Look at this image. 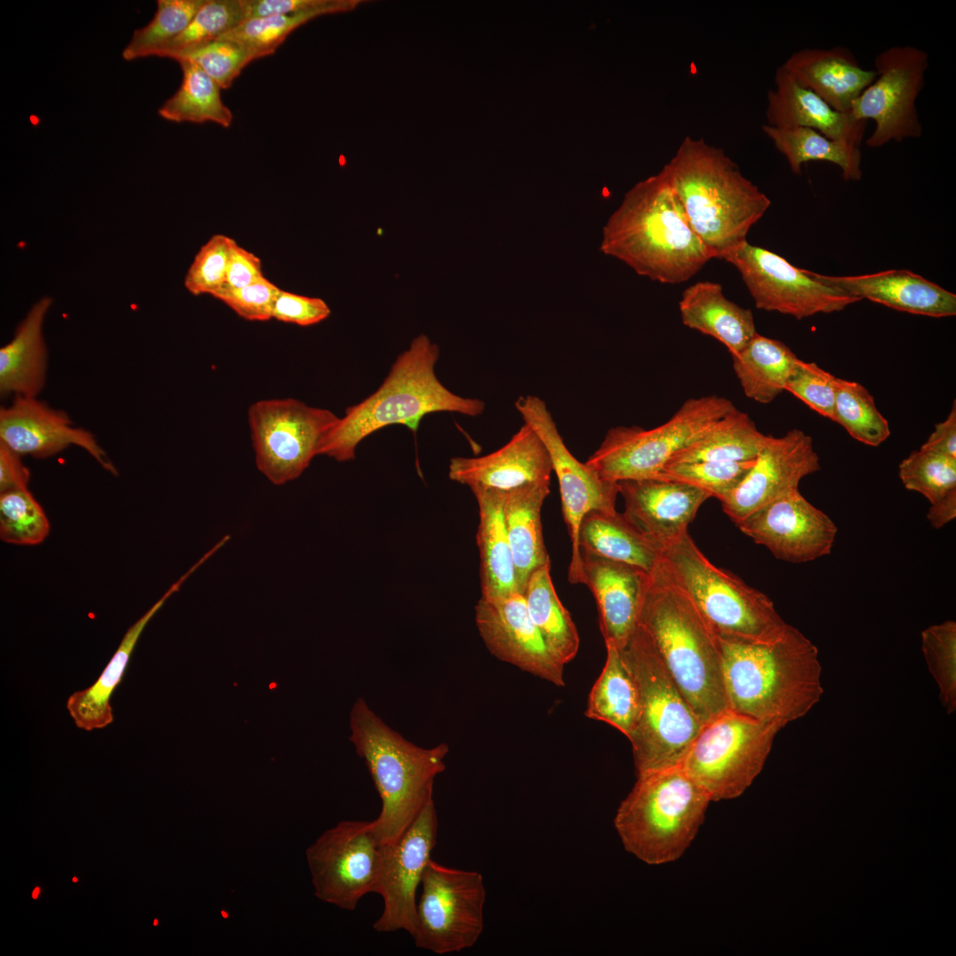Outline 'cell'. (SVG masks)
I'll return each mask as SVG.
<instances>
[{
  "mask_svg": "<svg viewBox=\"0 0 956 956\" xmlns=\"http://www.w3.org/2000/svg\"><path fill=\"white\" fill-rule=\"evenodd\" d=\"M716 637L729 709L783 728L820 701L819 651L798 628L771 643Z\"/></svg>",
  "mask_w": 956,
  "mask_h": 956,
  "instance_id": "1",
  "label": "cell"
},
{
  "mask_svg": "<svg viewBox=\"0 0 956 956\" xmlns=\"http://www.w3.org/2000/svg\"><path fill=\"white\" fill-rule=\"evenodd\" d=\"M600 250L666 284L688 281L712 259L663 170L625 194L603 228Z\"/></svg>",
  "mask_w": 956,
  "mask_h": 956,
  "instance_id": "2",
  "label": "cell"
},
{
  "mask_svg": "<svg viewBox=\"0 0 956 956\" xmlns=\"http://www.w3.org/2000/svg\"><path fill=\"white\" fill-rule=\"evenodd\" d=\"M687 218L712 258L744 243L771 204L725 152L686 136L662 168Z\"/></svg>",
  "mask_w": 956,
  "mask_h": 956,
  "instance_id": "3",
  "label": "cell"
},
{
  "mask_svg": "<svg viewBox=\"0 0 956 956\" xmlns=\"http://www.w3.org/2000/svg\"><path fill=\"white\" fill-rule=\"evenodd\" d=\"M636 624L702 725L729 709L716 635L659 565L650 573Z\"/></svg>",
  "mask_w": 956,
  "mask_h": 956,
  "instance_id": "4",
  "label": "cell"
},
{
  "mask_svg": "<svg viewBox=\"0 0 956 956\" xmlns=\"http://www.w3.org/2000/svg\"><path fill=\"white\" fill-rule=\"evenodd\" d=\"M438 358L439 347L428 336L414 338L394 361L381 386L339 417L320 455L339 462L351 460L358 445L371 434L394 424L415 431L428 413L480 415L485 408L482 400L454 394L439 381L435 372Z\"/></svg>",
  "mask_w": 956,
  "mask_h": 956,
  "instance_id": "5",
  "label": "cell"
},
{
  "mask_svg": "<svg viewBox=\"0 0 956 956\" xmlns=\"http://www.w3.org/2000/svg\"><path fill=\"white\" fill-rule=\"evenodd\" d=\"M350 740L364 759L382 800L374 820L385 844L396 842L433 800L436 776L445 769L446 744L422 748L391 729L358 698L351 712Z\"/></svg>",
  "mask_w": 956,
  "mask_h": 956,
  "instance_id": "6",
  "label": "cell"
},
{
  "mask_svg": "<svg viewBox=\"0 0 956 956\" xmlns=\"http://www.w3.org/2000/svg\"><path fill=\"white\" fill-rule=\"evenodd\" d=\"M659 566L717 636L771 643L782 637L790 627L767 595L713 565L689 532L661 549Z\"/></svg>",
  "mask_w": 956,
  "mask_h": 956,
  "instance_id": "7",
  "label": "cell"
},
{
  "mask_svg": "<svg viewBox=\"0 0 956 956\" xmlns=\"http://www.w3.org/2000/svg\"><path fill=\"white\" fill-rule=\"evenodd\" d=\"M614 826L625 849L650 865L679 859L694 840L711 798L681 766L637 775Z\"/></svg>",
  "mask_w": 956,
  "mask_h": 956,
  "instance_id": "8",
  "label": "cell"
},
{
  "mask_svg": "<svg viewBox=\"0 0 956 956\" xmlns=\"http://www.w3.org/2000/svg\"><path fill=\"white\" fill-rule=\"evenodd\" d=\"M618 651L638 692V716L628 737L637 775L681 766L701 722L640 626Z\"/></svg>",
  "mask_w": 956,
  "mask_h": 956,
  "instance_id": "9",
  "label": "cell"
},
{
  "mask_svg": "<svg viewBox=\"0 0 956 956\" xmlns=\"http://www.w3.org/2000/svg\"><path fill=\"white\" fill-rule=\"evenodd\" d=\"M735 408L729 399L717 395L687 399L667 421L656 428L618 426L609 429L585 464L613 482L657 477L674 454Z\"/></svg>",
  "mask_w": 956,
  "mask_h": 956,
  "instance_id": "10",
  "label": "cell"
},
{
  "mask_svg": "<svg viewBox=\"0 0 956 956\" xmlns=\"http://www.w3.org/2000/svg\"><path fill=\"white\" fill-rule=\"evenodd\" d=\"M782 729L729 708L701 726L681 767L712 801L737 798L761 771Z\"/></svg>",
  "mask_w": 956,
  "mask_h": 956,
  "instance_id": "11",
  "label": "cell"
},
{
  "mask_svg": "<svg viewBox=\"0 0 956 956\" xmlns=\"http://www.w3.org/2000/svg\"><path fill=\"white\" fill-rule=\"evenodd\" d=\"M339 417L328 409L294 399H266L248 410L255 461L274 485L299 477L322 445Z\"/></svg>",
  "mask_w": 956,
  "mask_h": 956,
  "instance_id": "12",
  "label": "cell"
},
{
  "mask_svg": "<svg viewBox=\"0 0 956 956\" xmlns=\"http://www.w3.org/2000/svg\"><path fill=\"white\" fill-rule=\"evenodd\" d=\"M420 885L412 935L415 946L440 955L472 947L484 925L482 875L448 867L431 859Z\"/></svg>",
  "mask_w": 956,
  "mask_h": 956,
  "instance_id": "13",
  "label": "cell"
},
{
  "mask_svg": "<svg viewBox=\"0 0 956 956\" xmlns=\"http://www.w3.org/2000/svg\"><path fill=\"white\" fill-rule=\"evenodd\" d=\"M874 64L876 77L850 112L859 120L875 122L867 146L879 148L892 141L920 138L922 126L916 99L925 84L929 54L913 45H896L878 53Z\"/></svg>",
  "mask_w": 956,
  "mask_h": 956,
  "instance_id": "14",
  "label": "cell"
},
{
  "mask_svg": "<svg viewBox=\"0 0 956 956\" xmlns=\"http://www.w3.org/2000/svg\"><path fill=\"white\" fill-rule=\"evenodd\" d=\"M384 845L374 821H343L324 831L305 853L315 896L353 911L376 893Z\"/></svg>",
  "mask_w": 956,
  "mask_h": 956,
  "instance_id": "15",
  "label": "cell"
},
{
  "mask_svg": "<svg viewBox=\"0 0 956 956\" xmlns=\"http://www.w3.org/2000/svg\"><path fill=\"white\" fill-rule=\"evenodd\" d=\"M515 407L524 423L530 426L545 445L555 473L564 520L572 543L568 581L584 584L579 549V529L583 516L593 510L616 511L617 482L602 479L568 450L545 402L536 396L520 397Z\"/></svg>",
  "mask_w": 956,
  "mask_h": 956,
  "instance_id": "16",
  "label": "cell"
},
{
  "mask_svg": "<svg viewBox=\"0 0 956 956\" xmlns=\"http://www.w3.org/2000/svg\"><path fill=\"white\" fill-rule=\"evenodd\" d=\"M721 259L740 273L757 308L798 320L844 310L861 299L827 286L773 251L745 241Z\"/></svg>",
  "mask_w": 956,
  "mask_h": 956,
  "instance_id": "17",
  "label": "cell"
},
{
  "mask_svg": "<svg viewBox=\"0 0 956 956\" xmlns=\"http://www.w3.org/2000/svg\"><path fill=\"white\" fill-rule=\"evenodd\" d=\"M437 830V813L431 800L396 842L384 845L376 889L383 910L373 924L375 931L405 930L412 935L417 889L431 860Z\"/></svg>",
  "mask_w": 956,
  "mask_h": 956,
  "instance_id": "18",
  "label": "cell"
},
{
  "mask_svg": "<svg viewBox=\"0 0 956 956\" xmlns=\"http://www.w3.org/2000/svg\"><path fill=\"white\" fill-rule=\"evenodd\" d=\"M778 559L805 563L829 555L837 528L798 490L760 507L736 524Z\"/></svg>",
  "mask_w": 956,
  "mask_h": 956,
  "instance_id": "19",
  "label": "cell"
},
{
  "mask_svg": "<svg viewBox=\"0 0 956 956\" xmlns=\"http://www.w3.org/2000/svg\"><path fill=\"white\" fill-rule=\"evenodd\" d=\"M813 439L800 429L770 436L742 482L721 503L737 524L760 507L798 490L805 476L820 470Z\"/></svg>",
  "mask_w": 956,
  "mask_h": 956,
  "instance_id": "20",
  "label": "cell"
},
{
  "mask_svg": "<svg viewBox=\"0 0 956 956\" xmlns=\"http://www.w3.org/2000/svg\"><path fill=\"white\" fill-rule=\"evenodd\" d=\"M475 623L486 647L510 663L557 686H564L563 665L546 647L530 619L523 594L479 599Z\"/></svg>",
  "mask_w": 956,
  "mask_h": 956,
  "instance_id": "21",
  "label": "cell"
},
{
  "mask_svg": "<svg viewBox=\"0 0 956 956\" xmlns=\"http://www.w3.org/2000/svg\"><path fill=\"white\" fill-rule=\"evenodd\" d=\"M0 441L20 456L47 458L71 445L88 451L104 469L117 474L94 436L73 427L69 416L36 397H14L10 406L0 410Z\"/></svg>",
  "mask_w": 956,
  "mask_h": 956,
  "instance_id": "22",
  "label": "cell"
},
{
  "mask_svg": "<svg viewBox=\"0 0 956 956\" xmlns=\"http://www.w3.org/2000/svg\"><path fill=\"white\" fill-rule=\"evenodd\" d=\"M623 513L661 551L688 532L689 524L711 495L675 480L653 477L618 482Z\"/></svg>",
  "mask_w": 956,
  "mask_h": 956,
  "instance_id": "23",
  "label": "cell"
},
{
  "mask_svg": "<svg viewBox=\"0 0 956 956\" xmlns=\"http://www.w3.org/2000/svg\"><path fill=\"white\" fill-rule=\"evenodd\" d=\"M549 452L534 429L524 423L498 450L481 457L450 461L449 477L467 485L508 491L533 482H550Z\"/></svg>",
  "mask_w": 956,
  "mask_h": 956,
  "instance_id": "24",
  "label": "cell"
},
{
  "mask_svg": "<svg viewBox=\"0 0 956 956\" xmlns=\"http://www.w3.org/2000/svg\"><path fill=\"white\" fill-rule=\"evenodd\" d=\"M584 584L596 600L605 646L620 650L637 621L650 573L617 560L581 552Z\"/></svg>",
  "mask_w": 956,
  "mask_h": 956,
  "instance_id": "25",
  "label": "cell"
},
{
  "mask_svg": "<svg viewBox=\"0 0 956 956\" xmlns=\"http://www.w3.org/2000/svg\"><path fill=\"white\" fill-rule=\"evenodd\" d=\"M820 282L888 307L934 318L956 314V295L908 270L831 276L808 271Z\"/></svg>",
  "mask_w": 956,
  "mask_h": 956,
  "instance_id": "26",
  "label": "cell"
},
{
  "mask_svg": "<svg viewBox=\"0 0 956 956\" xmlns=\"http://www.w3.org/2000/svg\"><path fill=\"white\" fill-rule=\"evenodd\" d=\"M775 89L767 92L766 117L773 127H802L860 147L866 121L835 110L799 84L782 66L775 72Z\"/></svg>",
  "mask_w": 956,
  "mask_h": 956,
  "instance_id": "27",
  "label": "cell"
},
{
  "mask_svg": "<svg viewBox=\"0 0 956 956\" xmlns=\"http://www.w3.org/2000/svg\"><path fill=\"white\" fill-rule=\"evenodd\" d=\"M799 84L809 89L835 110L850 113L852 105L876 77L863 68L845 47L803 49L782 66Z\"/></svg>",
  "mask_w": 956,
  "mask_h": 956,
  "instance_id": "28",
  "label": "cell"
},
{
  "mask_svg": "<svg viewBox=\"0 0 956 956\" xmlns=\"http://www.w3.org/2000/svg\"><path fill=\"white\" fill-rule=\"evenodd\" d=\"M195 571L196 567H191L128 628L117 651L94 683L82 690L75 691L68 698L66 708L77 728L92 731L104 729L113 721L111 698L124 676L139 637L151 618Z\"/></svg>",
  "mask_w": 956,
  "mask_h": 956,
  "instance_id": "29",
  "label": "cell"
},
{
  "mask_svg": "<svg viewBox=\"0 0 956 956\" xmlns=\"http://www.w3.org/2000/svg\"><path fill=\"white\" fill-rule=\"evenodd\" d=\"M679 312L684 326L720 341L731 355L757 334L752 312L728 299L718 282L698 281L688 287Z\"/></svg>",
  "mask_w": 956,
  "mask_h": 956,
  "instance_id": "30",
  "label": "cell"
},
{
  "mask_svg": "<svg viewBox=\"0 0 956 956\" xmlns=\"http://www.w3.org/2000/svg\"><path fill=\"white\" fill-rule=\"evenodd\" d=\"M470 489L479 509L476 542L482 598H497L520 592L505 521V491L479 486Z\"/></svg>",
  "mask_w": 956,
  "mask_h": 956,
  "instance_id": "31",
  "label": "cell"
},
{
  "mask_svg": "<svg viewBox=\"0 0 956 956\" xmlns=\"http://www.w3.org/2000/svg\"><path fill=\"white\" fill-rule=\"evenodd\" d=\"M52 299L35 303L16 328L12 339L0 349V391L3 396L36 397L44 387L47 348L42 324Z\"/></svg>",
  "mask_w": 956,
  "mask_h": 956,
  "instance_id": "32",
  "label": "cell"
},
{
  "mask_svg": "<svg viewBox=\"0 0 956 956\" xmlns=\"http://www.w3.org/2000/svg\"><path fill=\"white\" fill-rule=\"evenodd\" d=\"M549 485L550 482H533L505 491V521L521 594L531 574L550 562L541 522V510L550 492Z\"/></svg>",
  "mask_w": 956,
  "mask_h": 956,
  "instance_id": "33",
  "label": "cell"
},
{
  "mask_svg": "<svg viewBox=\"0 0 956 956\" xmlns=\"http://www.w3.org/2000/svg\"><path fill=\"white\" fill-rule=\"evenodd\" d=\"M580 552H588L653 572L660 549L623 513L593 510L579 529Z\"/></svg>",
  "mask_w": 956,
  "mask_h": 956,
  "instance_id": "34",
  "label": "cell"
},
{
  "mask_svg": "<svg viewBox=\"0 0 956 956\" xmlns=\"http://www.w3.org/2000/svg\"><path fill=\"white\" fill-rule=\"evenodd\" d=\"M731 357L744 395L759 404L771 403L785 390L798 360L786 344L758 333Z\"/></svg>",
  "mask_w": 956,
  "mask_h": 956,
  "instance_id": "35",
  "label": "cell"
},
{
  "mask_svg": "<svg viewBox=\"0 0 956 956\" xmlns=\"http://www.w3.org/2000/svg\"><path fill=\"white\" fill-rule=\"evenodd\" d=\"M768 438L769 436L761 433L747 413L735 408L714 421L688 446L674 454L667 464L754 460Z\"/></svg>",
  "mask_w": 956,
  "mask_h": 956,
  "instance_id": "36",
  "label": "cell"
},
{
  "mask_svg": "<svg viewBox=\"0 0 956 956\" xmlns=\"http://www.w3.org/2000/svg\"><path fill=\"white\" fill-rule=\"evenodd\" d=\"M523 596L531 621L554 659L565 665L577 654L578 631L551 577V561L529 576Z\"/></svg>",
  "mask_w": 956,
  "mask_h": 956,
  "instance_id": "37",
  "label": "cell"
},
{
  "mask_svg": "<svg viewBox=\"0 0 956 956\" xmlns=\"http://www.w3.org/2000/svg\"><path fill=\"white\" fill-rule=\"evenodd\" d=\"M762 131L785 157L797 175L801 173L803 164L827 161L841 168L844 181H859L862 176L860 147L802 127H779L764 124Z\"/></svg>",
  "mask_w": 956,
  "mask_h": 956,
  "instance_id": "38",
  "label": "cell"
},
{
  "mask_svg": "<svg viewBox=\"0 0 956 956\" xmlns=\"http://www.w3.org/2000/svg\"><path fill=\"white\" fill-rule=\"evenodd\" d=\"M605 647V663L589 694L585 714L610 724L628 738L638 716L637 688L619 651Z\"/></svg>",
  "mask_w": 956,
  "mask_h": 956,
  "instance_id": "39",
  "label": "cell"
},
{
  "mask_svg": "<svg viewBox=\"0 0 956 956\" xmlns=\"http://www.w3.org/2000/svg\"><path fill=\"white\" fill-rule=\"evenodd\" d=\"M182 81L178 90L158 109L161 118L173 122H214L229 127L233 113L223 103L220 87L197 63L178 61Z\"/></svg>",
  "mask_w": 956,
  "mask_h": 956,
  "instance_id": "40",
  "label": "cell"
},
{
  "mask_svg": "<svg viewBox=\"0 0 956 956\" xmlns=\"http://www.w3.org/2000/svg\"><path fill=\"white\" fill-rule=\"evenodd\" d=\"M836 389L835 422L866 445L878 446L889 438V422L863 385L836 378Z\"/></svg>",
  "mask_w": 956,
  "mask_h": 956,
  "instance_id": "41",
  "label": "cell"
},
{
  "mask_svg": "<svg viewBox=\"0 0 956 956\" xmlns=\"http://www.w3.org/2000/svg\"><path fill=\"white\" fill-rule=\"evenodd\" d=\"M353 5L352 1H330L328 4L312 10L250 19L219 38L254 50L264 58L274 54L291 32L308 20L319 15L345 11Z\"/></svg>",
  "mask_w": 956,
  "mask_h": 956,
  "instance_id": "42",
  "label": "cell"
},
{
  "mask_svg": "<svg viewBox=\"0 0 956 956\" xmlns=\"http://www.w3.org/2000/svg\"><path fill=\"white\" fill-rule=\"evenodd\" d=\"M245 20L243 0H206L187 27L158 57L176 61L189 51L216 40Z\"/></svg>",
  "mask_w": 956,
  "mask_h": 956,
  "instance_id": "43",
  "label": "cell"
},
{
  "mask_svg": "<svg viewBox=\"0 0 956 956\" xmlns=\"http://www.w3.org/2000/svg\"><path fill=\"white\" fill-rule=\"evenodd\" d=\"M206 0H158L152 19L136 29L122 52L125 60L158 56L177 37Z\"/></svg>",
  "mask_w": 956,
  "mask_h": 956,
  "instance_id": "44",
  "label": "cell"
},
{
  "mask_svg": "<svg viewBox=\"0 0 956 956\" xmlns=\"http://www.w3.org/2000/svg\"><path fill=\"white\" fill-rule=\"evenodd\" d=\"M906 489L921 493L931 505L956 494V459L927 450L913 451L898 466Z\"/></svg>",
  "mask_w": 956,
  "mask_h": 956,
  "instance_id": "45",
  "label": "cell"
},
{
  "mask_svg": "<svg viewBox=\"0 0 956 956\" xmlns=\"http://www.w3.org/2000/svg\"><path fill=\"white\" fill-rule=\"evenodd\" d=\"M49 532V520L27 488L1 493L2 541L17 545H35L41 544Z\"/></svg>",
  "mask_w": 956,
  "mask_h": 956,
  "instance_id": "46",
  "label": "cell"
},
{
  "mask_svg": "<svg viewBox=\"0 0 956 956\" xmlns=\"http://www.w3.org/2000/svg\"><path fill=\"white\" fill-rule=\"evenodd\" d=\"M921 647L941 702L952 713L956 709V622L946 621L924 629Z\"/></svg>",
  "mask_w": 956,
  "mask_h": 956,
  "instance_id": "47",
  "label": "cell"
},
{
  "mask_svg": "<svg viewBox=\"0 0 956 956\" xmlns=\"http://www.w3.org/2000/svg\"><path fill=\"white\" fill-rule=\"evenodd\" d=\"M754 460L744 462L695 461L671 463L657 477L695 486L721 502L744 480Z\"/></svg>",
  "mask_w": 956,
  "mask_h": 956,
  "instance_id": "48",
  "label": "cell"
},
{
  "mask_svg": "<svg viewBox=\"0 0 956 956\" xmlns=\"http://www.w3.org/2000/svg\"><path fill=\"white\" fill-rule=\"evenodd\" d=\"M261 58L262 55L254 50L218 38L189 51L181 59L194 61L221 89H227L249 63Z\"/></svg>",
  "mask_w": 956,
  "mask_h": 956,
  "instance_id": "49",
  "label": "cell"
},
{
  "mask_svg": "<svg viewBox=\"0 0 956 956\" xmlns=\"http://www.w3.org/2000/svg\"><path fill=\"white\" fill-rule=\"evenodd\" d=\"M234 241L229 236L216 234L200 247L184 278V286L189 293L212 296L223 286Z\"/></svg>",
  "mask_w": 956,
  "mask_h": 956,
  "instance_id": "50",
  "label": "cell"
},
{
  "mask_svg": "<svg viewBox=\"0 0 956 956\" xmlns=\"http://www.w3.org/2000/svg\"><path fill=\"white\" fill-rule=\"evenodd\" d=\"M836 378L815 363L798 358L785 390L820 415L834 421Z\"/></svg>",
  "mask_w": 956,
  "mask_h": 956,
  "instance_id": "51",
  "label": "cell"
},
{
  "mask_svg": "<svg viewBox=\"0 0 956 956\" xmlns=\"http://www.w3.org/2000/svg\"><path fill=\"white\" fill-rule=\"evenodd\" d=\"M280 289L265 277L243 288H220L212 297L246 320L266 321L272 319L274 303Z\"/></svg>",
  "mask_w": 956,
  "mask_h": 956,
  "instance_id": "52",
  "label": "cell"
},
{
  "mask_svg": "<svg viewBox=\"0 0 956 956\" xmlns=\"http://www.w3.org/2000/svg\"><path fill=\"white\" fill-rule=\"evenodd\" d=\"M331 310L321 298L311 297L280 289L272 311V319L308 327L329 317Z\"/></svg>",
  "mask_w": 956,
  "mask_h": 956,
  "instance_id": "53",
  "label": "cell"
},
{
  "mask_svg": "<svg viewBox=\"0 0 956 956\" xmlns=\"http://www.w3.org/2000/svg\"><path fill=\"white\" fill-rule=\"evenodd\" d=\"M265 278L261 260L253 252L233 242L221 288L238 289L255 283Z\"/></svg>",
  "mask_w": 956,
  "mask_h": 956,
  "instance_id": "54",
  "label": "cell"
},
{
  "mask_svg": "<svg viewBox=\"0 0 956 956\" xmlns=\"http://www.w3.org/2000/svg\"><path fill=\"white\" fill-rule=\"evenodd\" d=\"M329 2L327 0H243L245 20L312 10L322 7Z\"/></svg>",
  "mask_w": 956,
  "mask_h": 956,
  "instance_id": "55",
  "label": "cell"
},
{
  "mask_svg": "<svg viewBox=\"0 0 956 956\" xmlns=\"http://www.w3.org/2000/svg\"><path fill=\"white\" fill-rule=\"evenodd\" d=\"M20 455L0 441V490L5 492L27 488L29 470L22 463Z\"/></svg>",
  "mask_w": 956,
  "mask_h": 956,
  "instance_id": "56",
  "label": "cell"
},
{
  "mask_svg": "<svg viewBox=\"0 0 956 956\" xmlns=\"http://www.w3.org/2000/svg\"><path fill=\"white\" fill-rule=\"evenodd\" d=\"M921 449L956 459V403L953 401L946 419L935 426Z\"/></svg>",
  "mask_w": 956,
  "mask_h": 956,
  "instance_id": "57",
  "label": "cell"
},
{
  "mask_svg": "<svg viewBox=\"0 0 956 956\" xmlns=\"http://www.w3.org/2000/svg\"><path fill=\"white\" fill-rule=\"evenodd\" d=\"M955 517L956 494L948 497L936 505H931L927 513V519L935 528L944 527L954 520Z\"/></svg>",
  "mask_w": 956,
  "mask_h": 956,
  "instance_id": "58",
  "label": "cell"
},
{
  "mask_svg": "<svg viewBox=\"0 0 956 956\" xmlns=\"http://www.w3.org/2000/svg\"><path fill=\"white\" fill-rule=\"evenodd\" d=\"M39 892H40V889H39V887H36L34 890L33 894H32L33 898H35V899L37 898V897L39 895Z\"/></svg>",
  "mask_w": 956,
  "mask_h": 956,
  "instance_id": "59",
  "label": "cell"
},
{
  "mask_svg": "<svg viewBox=\"0 0 956 956\" xmlns=\"http://www.w3.org/2000/svg\"><path fill=\"white\" fill-rule=\"evenodd\" d=\"M73 882L76 883V882H77V878H76V877H73Z\"/></svg>",
  "mask_w": 956,
  "mask_h": 956,
  "instance_id": "60",
  "label": "cell"
}]
</instances>
